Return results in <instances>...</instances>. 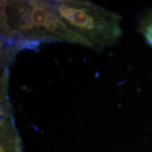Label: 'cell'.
Wrapping results in <instances>:
<instances>
[{
    "label": "cell",
    "mask_w": 152,
    "mask_h": 152,
    "mask_svg": "<svg viewBox=\"0 0 152 152\" xmlns=\"http://www.w3.org/2000/svg\"><path fill=\"white\" fill-rule=\"evenodd\" d=\"M53 7L68 29L83 45L100 51L121 37V17L87 1H54Z\"/></svg>",
    "instance_id": "obj_2"
},
{
    "label": "cell",
    "mask_w": 152,
    "mask_h": 152,
    "mask_svg": "<svg viewBox=\"0 0 152 152\" xmlns=\"http://www.w3.org/2000/svg\"><path fill=\"white\" fill-rule=\"evenodd\" d=\"M1 12L4 39L24 42H66L83 45L61 21L52 1H3Z\"/></svg>",
    "instance_id": "obj_1"
},
{
    "label": "cell",
    "mask_w": 152,
    "mask_h": 152,
    "mask_svg": "<svg viewBox=\"0 0 152 152\" xmlns=\"http://www.w3.org/2000/svg\"><path fill=\"white\" fill-rule=\"evenodd\" d=\"M143 33L148 43L152 46V17L148 19L143 26Z\"/></svg>",
    "instance_id": "obj_3"
}]
</instances>
